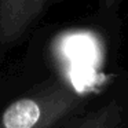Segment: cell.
<instances>
[{
  "label": "cell",
  "instance_id": "obj_2",
  "mask_svg": "<svg viewBox=\"0 0 128 128\" xmlns=\"http://www.w3.org/2000/svg\"><path fill=\"white\" fill-rule=\"evenodd\" d=\"M68 128H128V87H109Z\"/></svg>",
  "mask_w": 128,
  "mask_h": 128
},
{
  "label": "cell",
  "instance_id": "obj_1",
  "mask_svg": "<svg viewBox=\"0 0 128 128\" xmlns=\"http://www.w3.org/2000/svg\"><path fill=\"white\" fill-rule=\"evenodd\" d=\"M95 96L51 76L0 96V128H68Z\"/></svg>",
  "mask_w": 128,
  "mask_h": 128
}]
</instances>
